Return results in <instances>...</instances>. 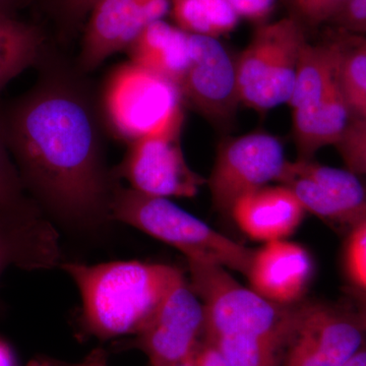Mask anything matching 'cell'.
I'll return each instance as SVG.
<instances>
[{
  "label": "cell",
  "instance_id": "obj_1",
  "mask_svg": "<svg viewBox=\"0 0 366 366\" xmlns=\"http://www.w3.org/2000/svg\"><path fill=\"white\" fill-rule=\"evenodd\" d=\"M35 85L0 108L7 146L26 194L71 225L110 219L115 184L106 166L99 100L84 79L48 59Z\"/></svg>",
  "mask_w": 366,
  "mask_h": 366
},
{
  "label": "cell",
  "instance_id": "obj_2",
  "mask_svg": "<svg viewBox=\"0 0 366 366\" xmlns=\"http://www.w3.org/2000/svg\"><path fill=\"white\" fill-rule=\"evenodd\" d=\"M83 302L81 322L96 338L137 335L157 312L180 269L162 264L119 261L60 264Z\"/></svg>",
  "mask_w": 366,
  "mask_h": 366
},
{
  "label": "cell",
  "instance_id": "obj_3",
  "mask_svg": "<svg viewBox=\"0 0 366 366\" xmlns=\"http://www.w3.org/2000/svg\"><path fill=\"white\" fill-rule=\"evenodd\" d=\"M110 219L175 247L187 262L216 264L249 274L254 250L243 247L168 199L146 196L117 184Z\"/></svg>",
  "mask_w": 366,
  "mask_h": 366
},
{
  "label": "cell",
  "instance_id": "obj_4",
  "mask_svg": "<svg viewBox=\"0 0 366 366\" xmlns=\"http://www.w3.org/2000/svg\"><path fill=\"white\" fill-rule=\"evenodd\" d=\"M182 103L174 81L131 60L109 72L99 100L106 127L129 144L147 137L182 134Z\"/></svg>",
  "mask_w": 366,
  "mask_h": 366
},
{
  "label": "cell",
  "instance_id": "obj_5",
  "mask_svg": "<svg viewBox=\"0 0 366 366\" xmlns=\"http://www.w3.org/2000/svg\"><path fill=\"white\" fill-rule=\"evenodd\" d=\"M187 262L190 286L206 312V340L238 335L266 339L285 349L298 307L272 302L243 287L223 267Z\"/></svg>",
  "mask_w": 366,
  "mask_h": 366
},
{
  "label": "cell",
  "instance_id": "obj_6",
  "mask_svg": "<svg viewBox=\"0 0 366 366\" xmlns=\"http://www.w3.org/2000/svg\"><path fill=\"white\" fill-rule=\"evenodd\" d=\"M204 334L203 302L180 271L157 312L137 335L134 346L152 366H177L192 360Z\"/></svg>",
  "mask_w": 366,
  "mask_h": 366
},
{
  "label": "cell",
  "instance_id": "obj_7",
  "mask_svg": "<svg viewBox=\"0 0 366 366\" xmlns=\"http://www.w3.org/2000/svg\"><path fill=\"white\" fill-rule=\"evenodd\" d=\"M287 162L281 142L267 132H252L222 144L208 182L214 206L231 212L244 194L279 182Z\"/></svg>",
  "mask_w": 366,
  "mask_h": 366
},
{
  "label": "cell",
  "instance_id": "obj_8",
  "mask_svg": "<svg viewBox=\"0 0 366 366\" xmlns=\"http://www.w3.org/2000/svg\"><path fill=\"white\" fill-rule=\"evenodd\" d=\"M366 343L360 317L325 305L298 307L281 366H342Z\"/></svg>",
  "mask_w": 366,
  "mask_h": 366
},
{
  "label": "cell",
  "instance_id": "obj_9",
  "mask_svg": "<svg viewBox=\"0 0 366 366\" xmlns=\"http://www.w3.org/2000/svg\"><path fill=\"white\" fill-rule=\"evenodd\" d=\"M278 182L295 194L305 212L322 220L351 228L366 221V189L350 170L300 158L288 161Z\"/></svg>",
  "mask_w": 366,
  "mask_h": 366
},
{
  "label": "cell",
  "instance_id": "obj_10",
  "mask_svg": "<svg viewBox=\"0 0 366 366\" xmlns=\"http://www.w3.org/2000/svg\"><path fill=\"white\" fill-rule=\"evenodd\" d=\"M179 137L180 134H161L129 144L115 177L124 178L132 189L146 196L196 197L206 180L187 163Z\"/></svg>",
  "mask_w": 366,
  "mask_h": 366
},
{
  "label": "cell",
  "instance_id": "obj_11",
  "mask_svg": "<svg viewBox=\"0 0 366 366\" xmlns=\"http://www.w3.org/2000/svg\"><path fill=\"white\" fill-rule=\"evenodd\" d=\"M171 0H99L89 14L79 69L90 72L127 50L144 29L170 14Z\"/></svg>",
  "mask_w": 366,
  "mask_h": 366
},
{
  "label": "cell",
  "instance_id": "obj_12",
  "mask_svg": "<svg viewBox=\"0 0 366 366\" xmlns=\"http://www.w3.org/2000/svg\"><path fill=\"white\" fill-rule=\"evenodd\" d=\"M190 62L180 81L183 101L211 122H225L240 102L235 62L216 38L190 34Z\"/></svg>",
  "mask_w": 366,
  "mask_h": 366
},
{
  "label": "cell",
  "instance_id": "obj_13",
  "mask_svg": "<svg viewBox=\"0 0 366 366\" xmlns=\"http://www.w3.org/2000/svg\"><path fill=\"white\" fill-rule=\"evenodd\" d=\"M59 235L42 209H0V279L7 269L39 271L59 266Z\"/></svg>",
  "mask_w": 366,
  "mask_h": 366
},
{
  "label": "cell",
  "instance_id": "obj_14",
  "mask_svg": "<svg viewBox=\"0 0 366 366\" xmlns=\"http://www.w3.org/2000/svg\"><path fill=\"white\" fill-rule=\"evenodd\" d=\"M314 274L307 249L285 240L267 242L254 250L247 278L252 290L272 302L291 305L300 300Z\"/></svg>",
  "mask_w": 366,
  "mask_h": 366
},
{
  "label": "cell",
  "instance_id": "obj_15",
  "mask_svg": "<svg viewBox=\"0 0 366 366\" xmlns=\"http://www.w3.org/2000/svg\"><path fill=\"white\" fill-rule=\"evenodd\" d=\"M252 239L274 242L288 237L305 218V208L285 185L262 187L238 199L230 212Z\"/></svg>",
  "mask_w": 366,
  "mask_h": 366
},
{
  "label": "cell",
  "instance_id": "obj_16",
  "mask_svg": "<svg viewBox=\"0 0 366 366\" xmlns=\"http://www.w3.org/2000/svg\"><path fill=\"white\" fill-rule=\"evenodd\" d=\"M303 34L300 21L293 18L281 19L257 29L235 62L240 102L249 107L257 92L278 66L286 48Z\"/></svg>",
  "mask_w": 366,
  "mask_h": 366
},
{
  "label": "cell",
  "instance_id": "obj_17",
  "mask_svg": "<svg viewBox=\"0 0 366 366\" xmlns=\"http://www.w3.org/2000/svg\"><path fill=\"white\" fill-rule=\"evenodd\" d=\"M190 34L165 20L154 21L125 51L129 60L179 85L190 62Z\"/></svg>",
  "mask_w": 366,
  "mask_h": 366
},
{
  "label": "cell",
  "instance_id": "obj_18",
  "mask_svg": "<svg viewBox=\"0 0 366 366\" xmlns=\"http://www.w3.org/2000/svg\"><path fill=\"white\" fill-rule=\"evenodd\" d=\"M349 114L340 86L319 102L293 109V134L301 159H310L324 147L337 146L350 124Z\"/></svg>",
  "mask_w": 366,
  "mask_h": 366
},
{
  "label": "cell",
  "instance_id": "obj_19",
  "mask_svg": "<svg viewBox=\"0 0 366 366\" xmlns=\"http://www.w3.org/2000/svg\"><path fill=\"white\" fill-rule=\"evenodd\" d=\"M343 51L338 44H303L288 101L291 109L319 102L340 86L339 69Z\"/></svg>",
  "mask_w": 366,
  "mask_h": 366
},
{
  "label": "cell",
  "instance_id": "obj_20",
  "mask_svg": "<svg viewBox=\"0 0 366 366\" xmlns=\"http://www.w3.org/2000/svg\"><path fill=\"white\" fill-rule=\"evenodd\" d=\"M45 37L37 26L0 14V92L46 55Z\"/></svg>",
  "mask_w": 366,
  "mask_h": 366
},
{
  "label": "cell",
  "instance_id": "obj_21",
  "mask_svg": "<svg viewBox=\"0 0 366 366\" xmlns=\"http://www.w3.org/2000/svg\"><path fill=\"white\" fill-rule=\"evenodd\" d=\"M170 14L184 32L216 39L232 32L240 19L226 0H171Z\"/></svg>",
  "mask_w": 366,
  "mask_h": 366
},
{
  "label": "cell",
  "instance_id": "obj_22",
  "mask_svg": "<svg viewBox=\"0 0 366 366\" xmlns=\"http://www.w3.org/2000/svg\"><path fill=\"white\" fill-rule=\"evenodd\" d=\"M339 81L350 112L366 120V49L360 43L352 49H344Z\"/></svg>",
  "mask_w": 366,
  "mask_h": 366
},
{
  "label": "cell",
  "instance_id": "obj_23",
  "mask_svg": "<svg viewBox=\"0 0 366 366\" xmlns=\"http://www.w3.org/2000/svg\"><path fill=\"white\" fill-rule=\"evenodd\" d=\"M0 209L31 211L40 209L26 194L7 146L6 132L0 118Z\"/></svg>",
  "mask_w": 366,
  "mask_h": 366
},
{
  "label": "cell",
  "instance_id": "obj_24",
  "mask_svg": "<svg viewBox=\"0 0 366 366\" xmlns=\"http://www.w3.org/2000/svg\"><path fill=\"white\" fill-rule=\"evenodd\" d=\"M337 147L348 170L366 174V120L350 122Z\"/></svg>",
  "mask_w": 366,
  "mask_h": 366
},
{
  "label": "cell",
  "instance_id": "obj_25",
  "mask_svg": "<svg viewBox=\"0 0 366 366\" xmlns=\"http://www.w3.org/2000/svg\"><path fill=\"white\" fill-rule=\"evenodd\" d=\"M345 268L351 281L366 293V221L351 228L345 247Z\"/></svg>",
  "mask_w": 366,
  "mask_h": 366
},
{
  "label": "cell",
  "instance_id": "obj_26",
  "mask_svg": "<svg viewBox=\"0 0 366 366\" xmlns=\"http://www.w3.org/2000/svg\"><path fill=\"white\" fill-rule=\"evenodd\" d=\"M349 0H293L296 13L312 25L332 21Z\"/></svg>",
  "mask_w": 366,
  "mask_h": 366
},
{
  "label": "cell",
  "instance_id": "obj_27",
  "mask_svg": "<svg viewBox=\"0 0 366 366\" xmlns=\"http://www.w3.org/2000/svg\"><path fill=\"white\" fill-rule=\"evenodd\" d=\"M332 21L346 32L366 34V0H349Z\"/></svg>",
  "mask_w": 366,
  "mask_h": 366
},
{
  "label": "cell",
  "instance_id": "obj_28",
  "mask_svg": "<svg viewBox=\"0 0 366 366\" xmlns=\"http://www.w3.org/2000/svg\"><path fill=\"white\" fill-rule=\"evenodd\" d=\"M99 0H52L64 26L74 28L84 20Z\"/></svg>",
  "mask_w": 366,
  "mask_h": 366
},
{
  "label": "cell",
  "instance_id": "obj_29",
  "mask_svg": "<svg viewBox=\"0 0 366 366\" xmlns=\"http://www.w3.org/2000/svg\"><path fill=\"white\" fill-rule=\"evenodd\" d=\"M240 18L262 21L273 11L276 0H226Z\"/></svg>",
  "mask_w": 366,
  "mask_h": 366
},
{
  "label": "cell",
  "instance_id": "obj_30",
  "mask_svg": "<svg viewBox=\"0 0 366 366\" xmlns=\"http://www.w3.org/2000/svg\"><path fill=\"white\" fill-rule=\"evenodd\" d=\"M192 361L196 366H230L219 349L204 339L197 348Z\"/></svg>",
  "mask_w": 366,
  "mask_h": 366
},
{
  "label": "cell",
  "instance_id": "obj_31",
  "mask_svg": "<svg viewBox=\"0 0 366 366\" xmlns=\"http://www.w3.org/2000/svg\"><path fill=\"white\" fill-rule=\"evenodd\" d=\"M54 366H110L107 355L102 349H95L83 360L76 363H54Z\"/></svg>",
  "mask_w": 366,
  "mask_h": 366
},
{
  "label": "cell",
  "instance_id": "obj_32",
  "mask_svg": "<svg viewBox=\"0 0 366 366\" xmlns=\"http://www.w3.org/2000/svg\"><path fill=\"white\" fill-rule=\"evenodd\" d=\"M32 0H0V14H14L19 9H23Z\"/></svg>",
  "mask_w": 366,
  "mask_h": 366
},
{
  "label": "cell",
  "instance_id": "obj_33",
  "mask_svg": "<svg viewBox=\"0 0 366 366\" xmlns=\"http://www.w3.org/2000/svg\"><path fill=\"white\" fill-rule=\"evenodd\" d=\"M0 366H16L13 351L0 339Z\"/></svg>",
  "mask_w": 366,
  "mask_h": 366
},
{
  "label": "cell",
  "instance_id": "obj_34",
  "mask_svg": "<svg viewBox=\"0 0 366 366\" xmlns=\"http://www.w3.org/2000/svg\"><path fill=\"white\" fill-rule=\"evenodd\" d=\"M342 366H366V343L358 352L354 354L352 357Z\"/></svg>",
  "mask_w": 366,
  "mask_h": 366
},
{
  "label": "cell",
  "instance_id": "obj_35",
  "mask_svg": "<svg viewBox=\"0 0 366 366\" xmlns=\"http://www.w3.org/2000/svg\"><path fill=\"white\" fill-rule=\"evenodd\" d=\"M357 293H360L358 296H360V310L358 317H360L361 322H362L366 330V293L361 292L360 290H358Z\"/></svg>",
  "mask_w": 366,
  "mask_h": 366
},
{
  "label": "cell",
  "instance_id": "obj_36",
  "mask_svg": "<svg viewBox=\"0 0 366 366\" xmlns=\"http://www.w3.org/2000/svg\"><path fill=\"white\" fill-rule=\"evenodd\" d=\"M45 362V360H32L26 366H44Z\"/></svg>",
  "mask_w": 366,
  "mask_h": 366
},
{
  "label": "cell",
  "instance_id": "obj_37",
  "mask_svg": "<svg viewBox=\"0 0 366 366\" xmlns=\"http://www.w3.org/2000/svg\"><path fill=\"white\" fill-rule=\"evenodd\" d=\"M177 366H196L194 365V361L189 360L187 361V362L182 363V365H177Z\"/></svg>",
  "mask_w": 366,
  "mask_h": 366
},
{
  "label": "cell",
  "instance_id": "obj_38",
  "mask_svg": "<svg viewBox=\"0 0 366 366\" xmlns=\"http://www.w3.org/2000/svg\"><path fill=\"white\" fill-rule=\"evenodd\" d=\"M358 43H360V44L366 49V39L358 41Z\"/></svg>",
  "mask_w": 366,
  "mask_h": 366
},
{
  "label": "cell",
  "instance_id": "obj_39",
  "mask_svg": "<svg viewBox=\"0 0 366 366\" xmlns=\"http://www.w3.org/2000/svg\"><path fill=\"white\" fill-rule=\"evenodd\" d=\"M44 366H53L51 362H49V361H46Z\"/></svg>",
  "mask_w": 366,
  "mask_h": 366
}]
</instances>
